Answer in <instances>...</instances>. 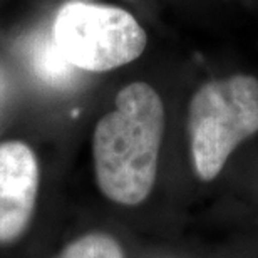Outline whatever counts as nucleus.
I'll use <instances>...</instances> for the list:
<instances>
[{
	"mask_svg": "<svg viewBox=\"0 0 258 258\" xmlns=\"http://www.w3.org/2000/svg\"><path fill=\"white\" fill-rule=\"evenodd\" d=\"M39 163L29 144H0V245L17 241L29 228L39 195Z\"/></svg>",
	"mask_w": 258,
	"mask_h": 258,
	"instance_id": "obj_4",
	"label": "nucleus"
},
{
	"mask_svg": "<svg viewBox=\"0 0 258 258\" xmlns=\"http://www.w3.org/2000/svg\"><path fill=\"white\" fill-rule=\"evenodd\" d=\"M30 64L42 82L55 87L69 86L76 77V67L64 57L54 37L39 35L30 47Z\"/></svg>",
	"mask_w": 258,
	"mask_h": 258,
	"instance_id": "obj_5",
	"label": "nucleus"
},
{
	"mask_svg": "<svg viewBox=\"0 0 258 258\" xmlns=\"http://www.w3.org/2000/svg\"><path fill=\"white\" fill-rule=\"evenodd\" d=\"M164 133L161 97L146 82L117 92L114 111L94 129L92 154L99 189L117 205L143 203L154 186Z\"/></svg>",
	"mask_w": 258,
	"mask_h": 258,
	"instance_id": "obj_1",
	"label": "nucleus"
},
{
	"mask_svg": "<svg viewBox=\"0 0 258 258\" xmlns=\"http://www.w3.org/2000/svg\"><path fill=\"white\" fill-rule=\"evenodd\" d=\"M188 131L195 171L211 181L235 148L258 131L256 77L236 74L201 86L189 102Z\"/></svg>",
	"mask_w": 258,
	"mask_h": 258,
	"instance_id": "obj_2",
	"label": "nucleus"
},
{
	"mask_svg": "<svg viewBox=\"0 0 258 258\" xmlns=\"http://www.w3.org/2000/svg\"><path fill=\"white\" fill-rule=\"evenodd\" d=\"M52 37L76 69L107 72L136 60L148 35L127 10L87 2H67L54 19Z\"/></svg>",
	"mask_w": 258,
	"mask_h": 258,
	"instance_id": "obj_3",
	"label": "nucleus"
},
{
	"mask_svg": "<svg viewBox=\"0 0 258 258\" xmlns=\"http://www.w3.org/2000/svg\"><path fill=\"white\" fill-rule=\"evenodd\" d=\"M55 258H124V251L111 235L87 233L67 245Z\"/></svg>",
	"mask_w": 258,
	"mask_h": 258,
	"instance_id": "obj_6",
	"label": "nucleus"
}]
</instances>
